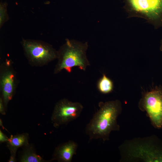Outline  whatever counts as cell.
Listing matches in <instances>:
<instances>
[{
  "label": "cell",
  "mask_w": 162,
  "mask_h": 162,
  "mask_svg": "<svg viewBox=\"0 0 162 162\" xmlns=\"http://www.w3.org/2000/svg\"><path fill=\"white\" fill-rule=\"evenodd\" d=\"M14 75L9 70L2 74L0 80L2 99L5 107L12 98L14 89Z\"/></svg>",
  "instance_id": "9c48e42d"
},
{
  "label": "cell",
  "mask_w": 162,
  "mask_h": 162,
  "mask_svg": "<svg viewBox=\"0 0 162 162\" xmlns=\"http://www.w3.org/2000/svg\"><path fill=\"white\" fill-rule=\"evenodd\" d=\"M9 150L10 152L11 155L8 161L9 162L16 161V155L17 150L13 149H9Z\"/></svg>",
  "instance_id": "5bb4252c"
},
{
  "label": "cell",
  "mask_w": 162,
  "mask_h": 162,
  "mask_svg": "<svg viewBox=\"0 0 162 162\" xmlns=\"http://www.w3.org/2000/svg\"><path fill=\"white\" fill-rule=\"evenodd\" d=\"M129 17L143 18L155 28L162 27V0H124Z\"/></svg>",
  "instance_id": "277c9868"
},
{
  "label": "cell",
  "mask_w": 162,
  "mask_h": 162,
  "mask_svg": "<svg viewBox=\"0 0 162 162\" xmlns=\"http://www.w3.org/2000/svg\"><path fill=\"white\" fill-rule=\"evenodd\" d=\"M99 108L87 124L85 132L89 141L101 139L104 142L110 140L112 131H118L120 127L117 118L122 111V104L118 100L100 102Z\"/></svg>",
  "instance_id": "6da1fadb"
},
{
  "label": "cell",
  "mask_w": 162,
  "mask_h": 162,
  "mask_svg": "<svg viewBox=\"0 0 162 162\" xmlns=\"http://www.w3.org/2000/svg\"><path fill=\"white\" fill-rule=\"evenodd\" d=\"M9 138L4 134L0 130V142H7Z\"/></svg>",
  "instance_id": "2e32d148"
},
{
  "label": "cell",
  "mask_w": 162,
  "mask_h": 162,
  "mask_svg": "<svg viewBox=\"0 0 162 162\" xmlns=\"http://www.w3.org/2000/svg\"><path fill=\"white\" fill-rule=\"evenodd\" d=\"M7 4L1 3L0 4V26L1 27L4 23L8 20L7 13Z\"/></svg>",
  "instance_id": "4fadbf2b"
},
{
  "label": "cell",
  "mask_w": 162,
  "mask_h": 162,
  "mask_svg": "<svg viewBox=\"0 0 162 162\" xmlns=\"http://www.w3.org/2000/svg\"><path fill=\"white\" fill-rule=\"evenodd\" d=\"M160 49L162 51V39L161 40L160 42Z\"/></svg>",
  "instance_id": "e0dca14e"
},
{
  "label": "cell",
  "mask_w": 162,
  "mask_h": 162,
  "mask_svg": "<svg viewBox=\"0 0 162 162\" xmlns=\"http://www.w3.org/2000/svg\"><path fill=\"white\" fill-rule=\"evenodd\" d=\"M4 105L2 98H0V112L3 115H5L6 114Z\"/></svg>",
  "instance_id": "9a60e30c"
},
{
  "label": "cell",
  "mask_w": 162,
  "mask_h": 162,
  "mask_svg": "<svg viewBox=\"0 0 162 162\" xmlns=\"http://www.w3.org/2000/svg\"><path fill=\"white\" fill-rule=\"evenodd\" d=\"M21 162H42L45 160L38 155L34 147L28 144L24 147L20 158Z\"/></svg>",
  "instance_id": "8fae6325"
},
{
  "label": "cell",
  "mask_w": 162,
  "mask_h": 162,
  "mask_svg": "<svg viewBox=\"0 0 162 162\" xmlns=\"http://www.w3.org/2000/svg\"><path fill=\"white\" fill-rule=\"evenodd\" d=\"M78 146V144L73 140H69L59 145L55 148L51 160L71 162L73 157L76 154Z\"/></svg>",
  "instance_id": "ba28073f"
},
{
  "label": "cell",
  "mask_w": 162,
  "mask_h": 162,
  "mask_svg": "<svg viewBox=\"0 0 162 162\" xmlns=\"http://www.w3.org/2000/svg\"><path fill=\"white\" fill-rule=\"evenodd\" d=\"M139 107L141 111L146 112L154 128H162V88L156 87L143 93Z\"/></svg>",
  "instance_id": "5b68a950"
},
{
  "label": "cell",
  "mask_w": 162,
  "mask_h": 162,
  "mask_svg": "<svg viewBox=\"0 0 162 162\" xmlns=\"http://www.w3.org/2000/svg\"><path fill=\"white\" fill-rule=\"evenodd\" d=\"M22 44L28 59L35 64L42 65L58 58V51L44 42L23 39Z\"/></svg>",
  "instance_id": "8992f818"
},
{
  "label": "cell",
  "mask_w": 162,
  "mask_h": 162,
  "mask_svg": "<svg viewBox=\"0 0 162 162\" xmlns=\"http://www.w3.org/2000/svg\"><path fill=\"white\" fill-rule=\"evenodd\" d=\"M28 134L27 133L11 135L7 142L8 146L9 149L17 150L19 148L28 145Z\"/></svg>",
  "instance_id": "30bf717a"
},
{
  "label": "cell",
  "mask_w": 162,
  "mask_h": 162,
  "mask_svg": "<svg viewBox=\"0 0 162 162\" xmlns=\"http://www.w3.org/2000/svg\"><path fill=\"white\" fill-rule=\"evenodd\" d=\"M97 87L98 91L101 93L104 94H109L113 91V83L111 79L104 74L98 80L97 83Z\"/></svg>",
  "instance_id": "7c38bea8"
},
{
  "label": "cell",
  "mask_w": 162,
  "mask_h": 162,
  "mask_svg": "<svg viewBox=\"0 0 162 162\" xmlns=\"http://www.w3.org/2000/svg\"><path fill=\"white\" fill-rule=\"evenodd\" d=\"M118 149L120 162H162V140L155 135L125 140Z\"/></svg>",
  "instance_id": "7a4b0ae2"
},
{
  "label": "cell",
  "mask_w": 162,
  "mask_h": 162,
  "mask_svg": "<svg viewBox=\"0 0 162 162\" xmlns=\"http://www.w3.org/2000/svg\"><path fill=\"white\" fill-rule=\"evenodd\" d=\"M83 109L80 102H72L66 98L60 100L55 106L51 118L54 126L57 128L76 119Z\"/></svg>",
  "instance_id": "52a82bcc"
},
{
  "label": "cell",
  "mask_w": 162,
  "mask_h": 162,
  "mask_svg": "<svg viewBox=\"0 0 162 162\" xmlns=\"http://www.w3.org/2000/svg\"><path fill=\"white\" fill-rule=\"evenodd\" d=\"M88 47L87 42L66 39L65 43L58 51V61L54 73L57 74L64 69L70 73L74 67L85 71L90 65L86 54Z\"/></svg>",
  "instance_id": "3957f363"
}]
</instances>
